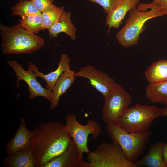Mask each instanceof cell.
Wrapping results in <instances>:
<instances>
[{
	"mask_svg": "<svg viewBox=\"0 0 167 167\" xmlns=\"http://www.w3.org/2000/svg\"><path fill=\"white\" fill-rule=\"evenodd\" d=\"M33 131L32 149L37 167H43L46 163L65 151L72 139L65 124L51 120L40 123Z\"/></svg>",
	"mask_w": 167,
	"mask_h": 167,
	"instance_id": "1",
	"label": "cell"
},
{
	"mask_svg": "<svg viewBox=\"0 0 167 167\" xmlns=\"http://www.w3.org/2000/svg\"><path fill=\"white\" fill-rule=\"evenodd\" d=\"M2 51L6 54H31L45 45L43 39L18 24L8 27L0 23Z\"/></svg>",
	"mask_w": 167,
	"mask_h": 167,
	"instance_id": "2",
	"label": "cell"
},
{
	"mask_svg": "<svg viewBox=\"0 0 167 167\" xmlns=\"http://www.w3.org/2000/svg\"><path fill=\"white\" fill-rule=\"evenodd\" d=\"M106 128L111 139L119 145L127 160L133 163L144 152L152 134L149 130L137 133H129L114 123L107 124Z\"/></svg>",
	"mask_w": 167,
	"mask_h": 167,
	"instance_id": "3",
	"label": "cell"
},
{
	"mask_svg": "<svg viewBox=\"0 0 167 167\" xmlns=\"http://www.w3.org/2000/svg\"><path fill=\"white\" fill-rule=\"evenodd\" d=\"M163 110L161 108L137 103L128 108L114 123L129 133L145 131L156 119L162 116Z\"/></svg>",
	"mask_w": 167,
	"mask_h": 167,
	"instance_id": "4",
	"label": "cell"
},
{
	"mask_svg": "<svg viewBox=\"0 0 167 167\" xmlns=\"http://www.w3.org/2000/svg\"><path fill=\"white\" fill-rule=\"evenodd\" d=\"M165 15L158 9L143 11L136 8L129 11L125 24L116 34V38L122 47H128L137 44L140 35L145 28V23L153 18Z\"/></svg>",
	"mask_w": 167,
	"mask_h": 167,
	"instance_id": "5",
	"label": "cell"
},
{
	"mask_svg": "<svg viewBox=\"0 0 167 167\" xmlns=\"http://www.w3.org/2000/svg\"><path fill=\"white\" fill-rule=\"evenodd\" d=\"M85 167H137L129 161L116 143H102L88 153Z\"/></svg>",
	"mask_w": 167,
	"mask_h": 167,
	"instance_id": "6",
	"label": "cell"
},
{
	"mask_svg": "<svg viewBox=\"0 0 167 167\" xmlns=\"http://www.w3.org/2000/svg\"><path fill=\"white\" fill-rule=\"evenodd\" d=\"M66 126L68 132L75 144L80 157L83 158L84 153L90 151L87 145L88 137L92 135L93 139H96L101 131L100 125L96 121L90 119L85 125L79 123L75 114H69L66 117Z\"/></svg>",
	"mask_w": 167,
	"mask_h": 167,
	"instance_id": "7",
	"label": "cell"
},
{
	"mask_svg": "<svg viewBox=\"0 0 167 167\" xmlns=\"http://www.w3.org/2000/svg\"><path fill=\"white\" fill-rule=\"evenodd\" d=\"M131 100L129 94L117 84L105 99L102 113L104 122L107 125L115 123L128 108Z\"/></svg>",
	"mask_w": 167,
	"mask_h": 167,
	"instance_id": "8",
	"label": "cell"
},
{
	"mask_svg": "<svg viewBox=\"0 0 167 167\" xmlns=\"http://www.w3.org/2000/svg\"><path fill=\"white\" fill-rule=\"evenodd\" d=\"M16 76V87L19 88V82L24 81L28 86L29 92L28 97L30 100L33 99L37 96L45 98L50 102L51 100L52 91L43 88L37 80L35 73L29 69L25 70L22 65L15 60H9L7 62Z\"/></svg>",
	"mask_w": 167,
	"mask_h": 167,
	"instance_id": "9",
	"label": "cell"
},
{
	"mask_svg": "<svg viewBox=\"0 0 167 167\" xmlns=\"http://www.w3.org/2000/svg\"><path fill=\"white\" fill-rule=\"evenodd\" d=\"M74 76L88 79L89 84L102 94L104 99L109 96L117 84L108 74L89 65L75 72Z\"/></svg>",
	"mask_w": 167,
	"mask_h": 167,
	"instance_id": "10",
	"label": "cell"
},
{
	"mask_svg": "<svg viewBox=\"0 0 167 167\" xmlns=\"http://www.w3.org/2000/svg\"><path fill=\"white\" fill-rule=\"evenodd\" d=\"M85 162L80 157L77 148L71 139L66 149L46 163L43 167H84Z\"/></svg>",
	"mask_w": 167,
	"mask_h": 167,
	"instance_id": "11",
	"label": "cell"
},
{
	"mask_svg": "<svg viewBox=\"0 0 167 167\" xmlns=\"http://www.w3.org/2000/svg\"><path fill=\"white\" fill-rule=\"evenodd\" d=\"M33 137V130L28 129L24 118H21L19 127L14 136L5 145L6 154L8 155L22 150L32 148Z\"/></svg>",
	"mask_w": 167,
	"mask_h": 167,
	"instance_id": "12",
	"label": "cell"
},
{
	"mask_svg": "<svg viewBox=\"0 0 167 167\" xmlns=\"http://www.w3.org/2000/svg\"><path fill=\"white\" fill-rule=\"evenodd\" d=\"M71 58L66 54H62L58 64V66L56 70L45 74L39 71L38 68L35 64L29 62L28 69L34 72L37 77L44 79L46 83V88L51 91L56 82L61 75L70 68V63Z\"/></svg>",
	"mask_w": 167,
	"mask_h": 167,
	"instance_id": "13",
	"label": "cell"
},
{
	"mask_svg": "<svg viewBox=\"0 0 167 167\" xmlns=\"http://www.w3.org/2000/svg\"><path fill=\"white\" fill-rule=\"evenodd\" d=\"M140 0H122L117 6L107 14L105 24L108 28L118 29L128 12L137 8Z\"/></svg>",
	"mask_w": 167,
	"mask_h": 167,
	"instance_id": "14",
	"label": "cell"
},
{
	"mask_svg": "<svg viewBox=\"0 0 167 167\" xmlns=\"http://www.w3.org/2000/svg\"><path fill=\"white\" fill-rule=\"evenodd\" d=\"M5 167H37L32 148L22 150L7 155L2 160Z\"/></svg>",
	"mask_w": 167,
	"mask_h": 167,
	"instance_id": "15",
	"label": "cell"
},
{
	"mask_svg": "<svg viewBox=\"0 0 167 167\" xmlns=\"http://www.w3.org/2000/svg\"><path fill=\"white\" fill-rule=\"evenodd\" d=\"M75 71L70 69L63 73L56 82L52 91L49 108L53 110L58 106L61 96L72 85L75 80Z\"/></svg>",
	"mask_w": 167,
	"mask_h": 167,
	"instance_id": "16",
	"label": "cell"
},
{
	"mask_svg": "<svg viewBox=\"0 0 167 167\" xmlns=\"http://www.w3.org/2000/svg\"><path fill=\"white\" fill-rule=\"evenodd\" d=\"M164 143L162 141L150 145L146 154L135 163L139 166L146 167H167L162 158Z\"/></svg>",
	"mask_w": 167,
	"mask_h": 167,
	"instance_id": "17",
	"label": "cell"
},
{
	"mask_svg": "<svg viewBox=\"0 0 167 167\" xmlns=\"http://www.w3.org/2000/svg\"><path fill=\"white\" fill-rule=\"evenodd\" d=\"M50 37L55 38L61 32H64L71 38L75 40L76 38L77 29L71 19L70 12L64 11L61 15L57 22L48 29Z\"/></svg>",
	"mask_w": 167,
	"mask_h": 167,
	"instance_id": "18",
	"label": "cell"
},
{
	"mask_svg": "<svg viewBox=\"0 0 167 167\" xmlns=\"http://www.w3.org/2000/svg\"><path fill=\"white\" fill-rule=\"evenodd\" d=\"M149 83L167 81V59L160 60L152 63L145 72Z\"/></svg>",
	"mask_w": 167,
	"mask_h": 167,
	"instance_id": "19",
	"label": "cell"
},
{
	"mask_svg": "<svg viewBox=\"0 0 167 167\" xmlns=\"http://www.w3.org/2000/svg\"><path fill=\"white\" fill-rule=\"evenodd\" d=\"M147 98L152 103L167 106V81L159 83H149L146 87Z\"/></svg>",
	"mask_w": 167,
	"mask_h": 167,
	"instance_id": "20",
	"label": "cell"
},
{
	"mask_svg": "<svg viewBox=\"0 0 167 167\" xmlns=\"http://www.w3.org/2000/svg\"><path fill=\"white\" fill-rule=\"evenodd\" d=\"M65 11L64 6L59 7L53 4L41 12L43 29H48L51 27L57 22L61 15Z\"/></svg>",
	"mask_w": 167,
	"mask_h": 167,
	"instance_id": "21",
	"label": "cell"
},
{
	"mask_svg": "<svg viewBox=\"0 0 167 167\" xmlns=\"http://www.w3.org/2000/svg\"><path fill=\"white\" fill-rule=\"evenodd\" d=\"M12 16L19 15L21 17L32 15L41 14L31 0H19V3L12 7Z\"/></svg>",
	"mask_w": 167,
	"mask_h": 167,
	"instance_id": "22",
	"label": "cell"
},
{
	"mask_svg": "<svg viewBox=\"0 0 167 167\" xmlns=\"http://www.w3.org/2000/svg\"><path fill=\"white\" fill-rule=\"evenodd\" d=\"M41 14L23 17L19 20V24L29 32L37 33L43 30Z\"/></svg>",
	"mask_w": 167,
	"mask_h": 167,
	"instance_id": "23",
	"label": "cell"
},
{
	"mask_svg": "<svg viewBox=\"0 0 167 167\" xmlns=\"http://www.w3.org/2000/svg\"><path fill=\"white\" fill-rule=\"evenodd\" d=\"M139 10L145 11L148 9H159L165 15H167V0H152L149 3H140L137 6Z\"/></svg>",
	"mask_w": 167,
	"mask_h": 167,
	"instance_id": "24",
	"label": "cell"
},
{
	"mask_svg": "<svg viewBox=\"0 0 167 167\" xmlns=\"http://www.w3.org/2000/svg\"><path fill=\"white\" fill-rule=\"evenodd\" d=\"M101 6L105 13L108 14L113 10L122 0H88Z\"/></svg>",
	"mask_w": 167,
	"mask_h": 167,
	"instance_id": "25",
	"label": "cell"
},
{
	"mask_svg": "<svg viewBox=\"0 0 167 167\" xmlns=\"http://www.w3.org/2000/svg\"><path fill=\"white\" fill-rule=\"evenodd\" d=\"M36 8L42 12L53 3L54 0H31Z\"/></svg>",
	"mask_w": 167,
	"mask_h": 167,
	"instance_id": "26",
	"label": "cell"
},
{
	"mask_svg": "<svg viewBox=\"0 0 167 167\" xmlns=\"http://www.w3.org/2000/svg\"><path fill=\"white\" fill-rule=\"evenodd\" d=\"M162 158L164 163L167 167V143H165L162 152Z\"/></svg>",
	"mask_w": 167,
	"mask_h": 167,
	"instance_id": "27",
	"label": "cell"
},
{
	"mask_svg": "<svg viewBox=\"0 0 167 167\" xmlns=\"http://www.w3.org/2000/svg\"><path fill=\"white\" fill-rule=\"evenodd\" d=\"M162 116H167V106L163 108Z\"/></svg>",
	"mask_w": 167,
	"mask_h": 167,
	"instance_id": "28",
	"label": "cell"
}]
</instances>
